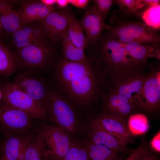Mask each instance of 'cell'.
I'll list each match as a JSON object with an SVG mask.
<instances>
[{
  "label": "cell",
  "instance_id": "2",
  "mask_svg": "<svg viewBox=\"0 0 160 160\" xmlns=\"http://www.w3.org/2000/svg\"><path fill=\"white\" fill-rule=\"evenodd\" d=\"M89 48L87 59L106 79L114 75L140 69L121 44L107 31L102 32L95 44Z\"/></svg>",
  "mask_w": 160,
  "mask_h": 160
},
{
  "label": "cell",
  "instance_id": "6",
  "mask_svg": "<svg viewBox=\"0 0 160 160\" xmlns=\"http://www.w3.org/2000/svg\"><path fill=\"white\" fill-rule=\"evenodd\" d=\"M52 117L66 133L73 134L78 125L75 112L70 104L60 93L50 92L47 108Z\"/></svg>",
  "mask_w": 160,
  "mask_h": 160
},
{
  "label": "cell",
  "instance_id": "18",
  "mask_svg": "<svg viewBox=\"0 0 160 160\" xmlns=\"http://www.w3.org/2000/svg\"><path fill=\"white\" fill-rule=\"evenodd\" d=\"M90 130L91 142L93 143L108 148L117 153L128 151L126 146L106 131L96 118L93 121Z\"/></svg>",
  "mask_w": 160,
  "mask_h": 160
},
{
  "label": "cell",
  "instance_id": "25",
  "mask_svg": "<svg viewBox=\"0 0 160 160\" xmlns=\"http://www.w3.org/2000/svg\"><path fill=\"white\" fill-rule=\"evenodd\" d=\"M23 140L17 137H12L8 139L3 146L2 158L4 160H18Z\"/></svg>",
  "mask_w": 160,
  "mask_h": 160
},
{
  "label": "cell",
  "instance_id": "11",
  "mask_svg": "<svg viewBox=\"0 0 160 160\" xmlns=\"http://www.w3.org/2000/svg\"><path fill=\"white\" fill-rule=\"evenodd\" d=\"M14 84L47 111L50 92L43 82L25 74H18Z\"/></svg>",
  "mask_w": 160,
  "mask_h": 160
},
{
  "label": "cell",
  "instance_id": "8",
  "mask_svg": "<svg viewBox=\"0 0 160 160\" xmlns=\"http://www.w3.org/2000/svg\"><path fill=\"white\" fill-rule=\"evenodd\" d=\"M55 55L54 49L48 43L19 49L16 57L19 65L31 68H46L51 65Z\"/></svg>",
  "mask_w": 160,
  "mask_h": 160
},
{
  "label": "cell",
  "instance_id": "32",
  "mask_svg": "<svg viewBox=\"0 0 160 160\" xmlns=\"http://www.w3.org/2000/svg\"><path fill=\"white\" fill-rule=\"evenodd\" d=\"M160 1L159 0H136V7L138 10L144 7L159 4Z\"/></svg>",
  "mask_w": 160,
  "mask_h": 160
},
{
  "label": "cell",
  "instance_id": "14",
  "mask_svg": "<svg viewBox=\"0 0 160 160\" xmlns=\"http://www.w3.org/2000/svg\"><path fill=\"white\" fill-rule=\"evenodd\" d=\"M121 43L143 69H145L149 65L148 60L150 58L154 57L160 60V44L136 42Z\"/></svg>",
  "mask_w": 160,
  "mask_h": 160
},
{
  "label": "cell",
  "instance_id": "33",
  "mask_svg": "<svg viewBox=\"0 0 160 160\" xmlns=\"http://www.w3.org/2000/svg\"><path fill=\"white\" fill-rule=\"evenodd\" d=\"M152 149L158 153L160 152V130L154 136L150 142Z\"/></svg>",
  "mask_w": 160,
  "mask_h": 160
},
{
  "label": "cell",
  "instance_id": "34",
  "mask_svg": "<svg viewBox=\"0 0 160 160\" xmlns=\"http://www.w3.org/2000/svg\"><path fill=\"white\" fill-rule=\"evenodd\" d=\"M89 2L88 0H69V4L81 9H85Z\"/></svg>",
  "mask_w": 160,
  "mask_h": 160
},
{
  "label": "cell",
  "instance_id": "36",
  "mask_svg": "<svg viewBox=\"0 0 160 160\" xmlns=\"http://www.w3.org/2000/svg\"><path fill=\"white\" fill-rule=\"evenodd\" d=\"M56 4L57 5L59 8L65 9L69 4V0H56Z\"/></svg>",
  "mask_w": 160,
  "mask_h": 160
},
{
  "label": "cell",
  "instance_id": "10",
  "mask_svg": "<svg viewBox=\"0 0 160 160\" xmlns=\"http://www.w3.org/2000/svg\"><path fill=\"white\" fill-rule=\"evenodd\" d=\"M85 9L79 22L85 32L88 48L95 44L103 31L107 30L110 25L102 20L94 4Z\"/></svg>",
  "mask_w": 160,
  "mask_h": 160
},
{
  "label": "cell",
  "instance_id": "35",
  "mask_svg": "<svg viewBox=\"0 0 160 160\" xmlns=\"http://www.w3.org/2000/svg\"><path fill=\"white\" fill-rule=\"evenodd\" d=\"M137 160H158L156 156L149 152L138 158Z\"/></svg>",
  "mask_w": 160,
  "mask_h": 160
},
{
  "label": "cell",
  "instance_id": "31",
  "mask_svg": "<svg viewBox=\"0 0 160 160\" xmlns=\"http://www.w3.org/2000/svg\"><path fill=\"white\" fill-rule=\"evenodd\" d=\"M149 152L145 142L142 141L139 145L131 153L125 160H137L138 158Z\"/></svg>",
  "mask_w": 160,
  "mask_h": 160
},
{
  "label": "cell",
  "instance_id": "19",
  "mask_svg": "<svg viewBox=\"0 0 160 160\" xmlns=\"http://www.w3.org/2000/svg\"><path fill=\"white\" fill-rule=\"evenodd\" d=\"M0 17L5 34L12 35L23 26L17 12L13 9L12 5L7 0H0Z\"/></svg>",
  "mask_w": 160,
  "mask_h": 160
},
{
  "label": "cell",
  "instance_id": "21",
  "mask_svg": "<svg viewBox=\"0 0 160 160\" xmlns=\"http://www.w3.org/2000/svg\"><path fill=\"white\" fill-rule=\"evenodd\" d=\"M19 65L16 56L0 39V76L11 75Z\"/></svg>",
  "mask_w": 160,
  "mask_h": 160
},
{
  "label": "cell",
  "instance_id": "13",
  "mask_svg": "<svg viewBox=\"0 0 160 160\" xmlns=\"http://www.w3.org/2000/svg\"><path fill=\"white\" fill-rule=\"evenodd\" d=\"M67 23V16L61 9L60 11H53L45 18L39 21L44 34L52 42L62 39L66 33Z\"/></svg>",
  "mask_w": 160,
  "mask_h": 160
},
{
  "label": "cell",
  "instance_id": "9",
  "mask_svg": "<svg viewBox=\"0 0 160 160\" xmlns=\"http://www.w3.org/2000/svg\"><path fill=\"white\" fill-rule=\"evenodd\" d=\"M158 63L148 68L149 72L147 75L142 91V106L150 112L159 110L160 103V68Z\"/></svg>",
  "mask_w": 160,
  "mask_h": 160
},
{
  "label": "cell",
  "instance_id": "22",
  "mask_svg": "<svg viewBox=\"0 0 160 160\" xmlns=\"http://www.w3.org/2000/svg\"><path fill=\"white\" fill-rule=\"evenodd\" d=\"M62 40V52L64 57L73 61L89 62L85 53L84 49L75 45L71 40L66 33Z\"/></svg>",
  "mask_w": 160,
  "mask_h": 160
},
{
  "label": "cell",
  "instance_id": "28",
  "mask_svg": "<svg viewBox=\"0 0 160 160\" xmlns=\"http://www.w3.org/2000/svg\"><path fill=\"white\" fill-rule=\"evenodd\" d=\"M113 1L118 5L119 14L122 16L137 18L141 16L142 12H140L136 7V0H116Z\"/></svg>",
  "mask_w": 160,
  "mask_h": 160
},
{
  "label": "cell",
  "instance_id": "4",
  "mask_svg": "<svg viewBox=\"0 0 160 160\" xmlns=\"http://www.w3.org/2000/svg\"><path fill=\"white\" fill-rule=\"evenodd\" d=\"M143 71L114 76L107 80V89L117 97L141 108L142 89L147 75Z\"/></svg>",
  "mask_w": 160,
  "mask_h": 160
},
{
  "label": "cell",
  "instance_id": "37",
  "mask_svg": "<svg viewBox=\"0 0 160 160\" xmlns=\"http://www.w3.org/2000/svg\"><path fill=\"white\" fill-rule=\"evenodd\" d=\"M40 1L44 4L49 6H52L56 4V0H41Z\"/></svg>",
  "mask_w": 160,
  "mask_h": 160
},
{
  "label": "cell",
  "instance_id": "5",
  "mask_svg": "<svg viewBox=\"0 0 160 160\" xmlns=\"http://www.w3.org/2000/svg\"><path fill=\"white\" fill-rule=\"evenodd\" d=\"M51 160H63L70 148L71 141L68 135L60 127L43 126L38 137Z\"/></svg>",
  "mask_w": 160,
  "mask_h": 160
},
{
  "label": "cell",
  "instance_id": "30",
  "mask_svg": "<svg viewBox=\"0 0 160 160\" xmlns=\"http://www.w3.org/2000/svg\"><path fill=\"white\" fill-rule=\"evenodd\" d=\"M94 4L102 20H105L114 3L113 0H95Z\"/></svg>",
  "mask_w": 160,
  "mask_h": 160
},
{
  "label": "cell",
  "instance_id": "39",
  "mask_svg": "<svg viewBox=\"0 0 160 160\" xmlns=\"http://www.w3.org/2000/svg\"><path fill=\"white\" fill-rule=\"evenodd\" d=\"M2 98V93L1 91L0 90V100Z\"/></svg>",
  "mask_w": 160,
  "mask_h": 160
},
{
  "label": "cell",
  "instance_id": "40",
  "mask_svg": "<svg viewBox=\"0 0 160 160\" xmlns=\"http://www.w3.org/2000/svg\"><path fill=\"white\" fill-rule=\"evenodd\" d=\"M0 160H4L2 159V158H1V159L0 158Z\"/></svg>",
  "mask_w": 160,
  "mask_h": 160
},
{
  "label": "cell",
  "instance_id": "7",
  "mask_svg": "<svg viewBox=\"0 0 160 160\" xmlns=\"http://www.w3.org/2000/svg\"><path fill=\"white\" fill-rule=\"evenodd\" d=\"M1 90V98L7 104L25 112L30 116L39 119L45 116L46 111L14 83L4 84Z\"/></svg>",
  "mask_w": 160,
  "mask_h": 160
},
{
  "label": "cell",
  "instance_id": "26",
  "mask_svg": "<svg viewBox=\"0 0 160 160\" xmlns=\"http://www.w3.org/2000/svg\"><path fill=\"white\" fill-rule=\"evenodd\" d=\"M47 159L45 150L39 137L34 141H27L24 160H47Z\"/></svg>",
  "mask_w": 160,
  "mask_h": 160
},
{
  "label": "cell",
  "instance_id": "38",
  "mask_svg": "<svg viewBox=\"0 0 160 160\" xmlns=\"http://www.w3.org/2000/svg\"><path fill=\"white\" fill-rule=\"evenodd\" d=\"M5 34L1 25L0 17V39H1Z\"/></svg>",
  "mask_w": 160,
  "mask_h": 160
},
{
  "label": "cell",
  "instance_id": "27",
  "mask_svg": "<svg viewBox=\"0 0 160 160\" xmlns=\"http://www.w3.org/2000/svg\"><path fill=\"white\" fill-rule=\"evenodd\" d=\"M160 4L151 6L141 13V17L144 23L156 31L160 27Z\"/></svg>",
  "mask_w": 160,
  "mask_h": 160
},
{
  "label": "cell",
  "instance_id": "3",
  "mask_svg": "<svg viewBox=\"0 0 160 160\" xmlns=\"http://www.w3.org/2000/svg\"><path fill=\"white\" fill-rule=\"evenodd\" d=\"M109 22L111 25L106 31L120 43L160 44V35L144 23L123 20L118 17L115 11H113Z\"/></svg>",
  "mask_w": 160,
  "mask_h": 160
},
{
  "label": "cell",
  "instance_id": "23",
  "mask_svg": "<svg viewBox=\"0 0 160 160\" xmlns=\"http://www.w3.org/2000/svg\"><path fill=\"white\" fill-rule=\"evenodd\" d=\"M85 148L90 160H119L118 153L106 147L91 142Z\"/></svg>",
  "mask_w": 160,
  "mask_h": 160
},
{
  "label": "cell",
  "instance_id": "15",
  "mask_svg": "<svg viewBox=\"0 0 160 160\" xmlns=\"http://www.w3.org/2000/svg\"><path fill=\"white\" fill-rule=\"evenodd\" d=\"M96 119L106 131L123 145L127 146L130 142L132 135L123 119L106 112Z\"/></svg>",
  "mask_w": 160,
  "mask_h": 160
},
{
  "label": "cell",
  "instance_id": "12",
  "mask_svg": "<svg viewBox=\"0 0 160 160\" xmlns=\"http://www.w3.org/2000/svg\"><path fill=\"white\" fill-rule=\"evenodd\" d=\"M30 23L19 29L12 34L11 42L19 49L32 45L49 43L44 34L39 22Z\"/></svg>",
  "mask_w": 160,
  "mask_h": 160
},
{
  "label": "cell",
  "instance_id": "1",
  "mask_svg": "<svg viewBox=\"0 0 160 160\" xmlns=\"http://www.w3.org/2000/svg\"><path fill=\"white\" fill-rule=\"evenodd\" d=\"M56 80L60 90L75 104L82 106L101 96L106 79L98 69L89 61L69 60L65 57L58 64Z\"/></svg>",
  "mask_w": 160,
  "mask_h": 160
},
{
  "label": "cell",
  "instance_id": "16",
  "mask_svg": "<svg viewBox=\"0 0 160 160\" xmlns=\"http://www.w3.org/2000/svg\"><path fill=\"white\" fill-rule=\"evenodd\" d=\"M56 9L44 4L40 1L31 0L24 1L17 12L24 26L43 20Z\"/></svg>",
  "mask_w": 160,
  "mask_h": 160
},
{
  "label": "cell",
  "instance_id": "20",
  "mask_svg": "<svg viewBox=\"0 0 160 160\" xmlns=\"http://www.w3.org/2000/svg\"><path fill=\"white\" fill-rule=\"evenodd\" d=\"M65 14L67 18L66 33L72 42L78 47L85 49L88 45L84 31L79 21L71 11L61 9Z\"/></svg>",
  "mask_w": 160,
  "mask_h": 160
},
{
  "label": "cell",
  "instance_id": "24",
  "mask_svg": "<svg viewBox=\"0 0 160 160\" xmlns=\"http://www.w3.org/2000/svg\"><path fill=\"white\" fill-rule=\"evenodd\" d=\"M128 127L132 135L144 134L147 132L149 128L147 117L141 113L131 114L128 119Z\"/></svg>",
  "mask_w": 160,
  "mask_h": 160
},
{
  "label": "cell",
  "instance_id": "17",
  "mask_svg": "<svg viewBox=\"0 0 160 160\" xmlns=\"http://www.w3.org/2000/svg\"><path fill=\"white\" fill-rule=\"evenodd\" d=\"M30 116L25 112L5 103L0 106V122L9 128L21 130L27 127Z\"/></svg>",
  "mask_w": 160,
  "mask_h": 160
},
{
  "label": "cell",
  "instance_id": "29",
  "mask_svg": "<svg viewBox=\"0 0 160 160\" xmlns=\"http://www.w3.org/2000/svg\"><path fill=\"white\" fill-rule=\"evenodd\" d=\"M63 160H90L85 148L78 142H71L69 149Z\"/></svg>",
  "mask_w": 160,
  "mask_h": 160
}]
</instances>
